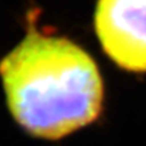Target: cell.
<instances>
[{
  "mask_svg": "<svg viewBox=\"0 0 146 146\" xmlns=\"http://www.w3.org/2000/svg\"><path fill=\"white\" fill-rule=\"evenodd\" d=\"M94 22L113 62L127 71L146 72V0H99Z\"/></svg>",
  "mask_w": 146,
  "mask_h": 146,
  "instance_id": "7a4b0ae2",
  "label": "cell"
},
{
  "mask_svg": "<svg viewBox=\"0 0 146 146\" xmlns=\"http://www.w3.org/2000/svg\"><path fill=\"white\" fill-rule=\"evenodd\" d=\"M29 29L0 62L7 107L32 136L61 139L99 117L102 79L96 63L78 45Z\"/></svg>",
  "mask_w": 146,
  "mask_h": 146,
  "instance_id": "6da1fadb",
  "label": "cell"
}]
</instances>
